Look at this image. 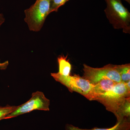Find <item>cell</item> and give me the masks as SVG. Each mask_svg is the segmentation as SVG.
Returning <instances> with one entry per match:
<instances>
[{"instance_id": "7a4b0ae2", "label": "cell", "mask_w": 130, "mask_h": 130, "mask_svg": "<svg viewBox=\"0 0 130 130\" xmlns=\"http://www.w3.org/2000/svg\"><path fill=\"white\" fill-rule=\"evenodd\" d=\"M51 76L57 82L66 87L70 92H76L89 101H94V85L78 75L64 76L58 73H52Z\"/></svg>"}, {"instance_id": "6da1fadb", "label": "cell", "mask_w": 130, "mask_h": 130, "mask_svg": "<svg viewBox=\"0 0 130 130\" xmlns=\"http://www.w3.org/2000/svg\"><path fill=\"white\" fill-rule=\"evenodd\" d=\"M107 6L105 14L114 29H121L130 33V13L124 6L121 0H105Z\"/></svg>"}, {"instance_id": "5b68a950", "label": "cell", "mask_w": 130, "mask_h": 130, "mask_svg": "<svg viewBox=\"0 0 130 130\" xmlns=\"http://www.w3.org/2000/svg\"><path fill=\"white\" fill-rule=\"evenodd\" d=\"M83 71L82 77L93 85L106 78L111 79L117 83L121 82L116 65L109 64L101 68H94L84 64Z\"/></svg>"}, {"instance_id": "2e32d148", "label": "cell", "mask_w": 130, "mask_h": 130, "mask_svg": "<svg viewBox=\"0 0 130 130\" xmlns=\"http://www.w3.org/2000/svg\"><path fill=\"white\" fill-rule=\"evenodd\" d=\"M124 1L127 2L128 3H129V4H130V0H124Z\"/></svg>"}, {"instance_id": "277c9868", "label": "cell", "mask_w": 130, "mask_h": 130, "mask_svg": "<svg viewBox=\"0 0 130 130\" xmlns=\"http://www.w3.org/2000/svg\"><path fill=\"white\" fill-rule=\"evenodd\" d=\"M129 97L130 89L125 83L121 82L116 84L112 89L98 95L94 101L101 103L107 111L114 114L126 98Z\"/></svg>"}, {"instance_id": "52a82bcc", "label": "cell", "mask_w": 130, "mask_h": 130, "mask_svg": "<svg viewBox=\"0 0 130 130\" xmlns=\"http://www.w3.org/2000/svg\"><path fill=\"white\" fill-rule=\"evenodd\" d=\"M66 130H130V120H124L117 121L116 124L111 128H98L95 127L92 129H82L72 124H67L65 126Z\"/></svg>"}, {"instance_id": "7c38bea8", "label": "cell", "mask_w": 130, "mask_h": 130, "mask_svg": "<svg viewBox=\"0 0 130 130\" xmlns=\"http://www.w3.org/2000/svg\"><path fill=\"white\" fill-rule=\"evenodd\" d=\"M16 106L7 105L4 107H0V121L5 119L8 115L13 112L17 108Z\"/></svg>"}, {"instance_id": "3957f363", "label": "cell", "mask_w": 130, "mask_h": 130, "mask_svg": "<svg viewBox=\"0 0 130 130\" xmlns=\"http://www.w3.org/2000/svg\"><path fill=\"white\" fill-rule=\"evenodd\" d=\"M50 0H39L24 11V21L29 29L38 32L41 29L47 16L50 13Z\"/></svg>"}, {"instance_id": "ba28073f", "label": "cell", "mask_w": 130, "mask_h": 130, "mask_svg": "<svg viewBox=\"0 0 130 130\" xmlns=\"http://www.w3.org/2000/svg\"><path fill=\"white\" fill-rule=\"evenodd\" d=\"M118 83L111 79L106 78L102 79L94 85L93 92L94 98L98 95H101L112 89Z\"/></svg>"}, {"instance_id": "30bf717a", "label": "cell", "mask_w": 130, "mask_h": 130, "mask_svg": "<svg viewBox=\"0 0 130 130\" xmlns=\"http://www.w3.org/2000/svg\"><path fill=\"white\" fill-rule=\"evenodd\" d=\"M68 55H60L57 59L59 72L61 75L64 76H70L72 70V66L69 60L67 59Z\"/></svg>"}, {"instance_id": "e0dca14e", "label": "cell", "mask_w": 130, "mask_h": 130, "mask_svg": "<svg viewBox=\"0 0 130 130\" xmlns=\"http://www.w3.org/2000/svg\"><path fill=\"white\" fill-rule=\"evenodd\" d=\"M36 1H39V0H36Z\"/></svg>"}, {"instance_id": "5bb4252c", "label": "cell", "mask_w": 130, "mask_h": 130, "mask_svg": "<svg viewBox=\"0 0 130 130\" xmlns=\"http://www.w3.org/2000/svg\"><path fill=\"white\" fill-rule=\"evenodd\" d=\"M8 65H9V62L8 61H6L3 63H1L0 60V70H6L7 68Z\"/></svg>"}, {"instance_id": "4fadbf2b", "label": "cell", "mask_w": 130, "mask_h": 130, "mask_svg": "<svg viewBox=\"0 0 130 130\" xmlns=\"http://www.w3.org/2000/svg\"><path fill=\"white\" fill-rule=\"evenodd\" d=\"M69 0H50V13L53 12H57L61 6L64 5Z\"/></svg>"}, {"instance_id": "9c48e42d", "label": "cell", "mask_w": 130, "mask_h": 130, "mask_svg": "<svg viewBox=\"0 0 130 130\" xmlns=\"http://www.w3.org/2000/svg\"><path fill=\"white\" fill-rule=\"evenodd\" d=\"M114 115L116 116L117 121L124 120H130V97L126 98Z\"/></svg>"}, {"instance_id": "8fae6325", "label": "cell", "mask_w": 130, "mask_h": 130, "mask_svg": "<svg viewBox=\"0 0 130 130\" xmlns=\"http://www.w3.org/2000/svg\"><path fill=\"white\" fill-rule=\"evenodd\" d=\"M117 70L118 71L121 82L126 83L130 81V64L116 65Z\"/></svg>"}, {"instance_id": "8992f818", "label": "cell", "mask_w": 130, "mask_h": 130, "mask_svg": "<svg viewBox=\"0 0 130 130\" xmlns=\"http://www.w3.org/2000/svg\"><path fill=\"white\" fill-rule=\"evenodd\" d=\"M50 100L41 91L32 93L30 99L25 103L17 106L13 112L8 115L5 119L15 118L21 115L28 113L36 110L50 111Z\"/></svg>"}, {"instance_id": "9a60e30c", "label": "cell", "mask_w": 130, "mask_h": 130, "mask_svg": "<svg viewBox=\"0 0 130 130\" xmlns=\"http://www.w3.org/2000/svg\"><path fill=\"white\" fill-rule=\"evenodd\" d=\"M5 19L4 15L2 13H0V28L5 22Z\"/></svg>"}]
</instances>
